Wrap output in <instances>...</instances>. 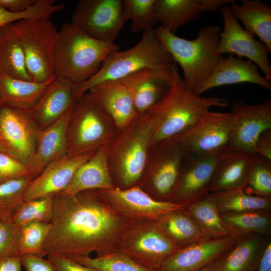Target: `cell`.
I'll list each match as a JSON object with an SVG mask.
<instances>
[{"mask_svg": "<svg viewBox=\"0 0 271 271\" xmlns=\"http://www.w3.org/2000/svg\"><path fill=\"white\" fill-rule=\"evenodd\" d=\"M133 221L114 210L99 190L57 194L44 249L47 255L70 258L118 251L121 237Z\"/></svg>", "mask_w": 271, "mask_h": 271, "instance_id": "cell-1", "label": "cell"}, {"mask_svg": "<svg viewBox=\"0 0 271 271\" xmlns=\"http://www.w3.org/2000/svg\"><path fill=\"white\" fill-rule=\"evenodd\" d=\"M224 98L198 95L190 90L175 65L169 89L164 98L151 110L155 119L152 145L182 134L206 116L213 107H225Z\"/></svg>", "mask_w": 271, "mask_h": 271, "instance_id": "cell-2", "label": "cell"}, {"mask_svg": "<svg viewBox=\"0 0 271 271\" xmlns=\"http://www.w3.org/2000/svg\"><path fill=\"white\" fill-rule=\"evenodd\" d=\"M114 42L96 39L70 23L58 31L54 52V75L73 85L83 82L100 69L111 52L119 50Z\"/></svg>", "mask_w": 271, "mask_h": 271, "instance_id": "cell-3", "label": "cell"}, {"mask_svg": "<svg viewBox=\"0 0 271 271\" xmlns=\"http://www.w3.org/2000/svg\"><path fill=\"white\" fill-rule=\"evenodd\" d=\"M155 119L149 111L118 131L106 146L107 157L115 188L139 185L152 145Z\"/></svg>", "mask_w": 271, "mask_h": 271, "instance_id": "cell-4", "label": "cell"}, {"mask_svg": "<svg viewBox=\"0 0 271 271\" xmlns=\"http://www.w3.org/2000/svg\"><path fill=\"white\" fill-rule=\"evenodd\" d=\"M175 65L155 29L143 32L140 41L126 50L114 51L104 60L99 70L87 80L73 85L75 100L99 83L120 80L137 71L151 68L171 75Z\"/></svg>", "mask_w": 271, "mask_h": 271, "instance_id": "cell-5", "label": "cell"}, {"mask_svg": "<svg viewBox=\"0 0 271 271\" xmlns=\"http://www.w3.org/2000/svg\"><path fill=\"white\" fill-rule=\"evenodd\" d=\"M155 31L174 62L181 67L183 81L192 92L210 76L224 58L217 53L221 31L218 25L203 27L193 40L178 37L161 26Z\"/></svg>", "mask_w": 271, "mask_h": 271, "instance_id": "cell-6", "label": "cell"}, {"mask_svg": "<svg viewBox=\"0 0 271 271\" xmlns=\"http://www.w3.org/2000/svg\"><path fill=\"white\" fill-rule=\"evenodd\" d=\"M118 131L111 118L87 92L74 101L67 129V156L93 153L107 146Z\"/></svg>", "mask_w": 271, "mask_h": 271, "instance_id": "cell-7", "label": "cell"}, {"mask_svg": "<svg viewBox=\"0 0 271 271\" xmlns=\"http://www.w3.org/2000/svg\"><path fill=\"white\" fill-rule=\"evenodd\" d=\"M188 155L178 136L156 143L151 147L139 185L153 198L171 202Z\"/></svg>", "mask_w": 271, "mask_h": 271, "instance_id": "cell-8", "label": "cell"}, {"mask_svg": "<svg viewBox=\"0 0 271 271\" xmlns=\"http://www.w3.org/2000/svg\"><path fill=\"white\" fill-rule=\"evenodd\" d=\"M14 25L33 81L44 82L55 78L54 57L58 31L50 18L26 19Z\"/></svg>", "mask_w": 271, "mask_h": 271, "instance_id": "cell-9", "label": "cell"}, {"mask_svg": "<svg viewBox=\"0 0 271 271\" xmlns=\"http://www.w3.org/2000/svg\"><path fill=\"white\" fill-rule=\"evenodd\" d=\"M180 247L164 233L157 221H133L123 233L119 250L156 271L168 257Z\"/></svg>", "mask_w": 271, "mask_h": 271, "instance_id": "cell-10", "label": "cell"}, {"mask_svg": "<svg viewBox=\"0 0 271 271\" xmlns=\"http://www.w3.org/2000/svg\"><path fill=\"white\" fill-rule=\"evenodd\" d=\"M125 22L122 0H80L71 23L96 39L114 42Z\"/></svg>", "mask_w": 271, "mask_h": 271, "instance_id": "cell-11", "label": "cell"}, {"mask_svg": "<svg viewBox=\"0 0 271 271\" xmlns=\"http://www.w3.org/2000/svg\"><path fill=\"white\" fill-rule=\"evenodd\" d=\"M219 10L223 21V29L220 34L217 54L245 57L257 66L266 78L271 80L268 57L270 51L261 41L255 39L253 35L241 26L227 4Z\"/></svg>", "mask_w": 271, "mask_h": 271, "instance_id": "cell-12", "label": "cell"}, {"mask_svg": "<svg viewBox=\"0 0 271 271\" xmlns=\"http://www.w3.org/2000/svg\"><path fill=\"white\" fill-rule=\"evenodd\" d=\"M40 129L26 110L0 105V138L7 153L29 168Z\"/></svg>", "mask_w": 271, "mask_h": 271, "instance_id": "cell-13", "label": "cell"}, {"mask_svg": "<svg viewBox=\"0 0 271 271\" xmlns=\"http://www.w3.org/2000/svg\"><path fill=\"white\" fill-rule=\"evenodd\" d=\"M230 150H236L252 155L255 143L260 134L271 128V99L257 104L242 100L232 102Z\"/></svg>", "mask_w": 271, "mask_h": 271, "instance_id": "cell-14", "label": "cell"}, {"mask_svg": "<svg viewBox=\"0 0 271 271\" xmlns=\"http://www.w3.org/2000/svg\"><path fill=\"white\" fill-rule=\"evenodd\" d=\"M231 122L230 112L210 111L193 127L178 136L186 145L189 155L221 154L230 150Z\"/></svg>", "mask_w": 271, "mask_h": 271, "instance_id": "cell-15", "label": "cell"}, {"mask_svg": "<svg viewBox=\"0 0 271 271\" xmlns=\"http://www.w3.org/2000/svg\"><path fill=\"white\" fill-rule=\"evenodd\" d=\"M116 211L133 220L158 221L164 214L186 206L157 200L139 185L126 189L99 190Z\"/></svg>", "mask_w": 271, "mask_h": 271, "instance_id": "cell-16", "label": "cell"}, {"mask_svg": "<svg viewBox=\"0 0 271 271\" xmlns=\"http://www.w3.org/2000/svg\"><path fill=\"white\" fill-rule=\"evenodd\" d=\"M222 154L188 155L171 202L186 206L208 195Z\"/></svg>", "mask_w": 271, "mask_h": 271, "instance_id": "cell-17", "label": "cell"}, {"mask_svg": "<svg viewBox=\"0 0 271 271\" xmlns=\"http://www.w3.org/2000/svg\"><path fill=\"white\" fill-rule=\"evenodd\" d=\"M237 236L202 238L180 248L156 271H198L214 263L235 243Z\"/></svg>", "mask_w": 271, "mask_h": 271, "instance_id": "cell-18", "label": "cell"}, {"mask_svg": "<svg viewBox=\"0 0 271 271\" xmlns=\"http://www.w3.org/2000/svg\"><path fill=\"white\" fill-rule=\"evenodd\" d=\"M65 156L48 165L33 178L25 191L24 201L54 196L71 182L78 168L94 154Z\"/></svg>", "mask_w": 271, "mask_h": 271, "instance_id": "cell-19", "label": "cell"}, {"mask_svg": "<svg viewBox=\"0 0 271 271\" xmlns=\"http://www.w3.org/2000/svg\"><path fill=\"white\" fill-rule=\"evenodd\" d=\"M258 69L250 60L228 54L220 61L210 76L193 92L201 95L215 87L242 83L254 84L270 91L271 80L261 75Z\"/></svg>", "mask_w": 271, "mask_h": 271, "instance_id": "cell-20", "label": "cell"}, {"mask_svg": "<svg viewBox=\"0 0 271 271\" xmlns=\"http://www.w3.org/2000/svg\"><path fill=\"white\" fill-rule=\"evenodd\" d=\"M172 74L145 68L120 81L128 91L141 115L149 112L164 98L170 87Z\"/></svg>", "mask_w": 271, "mask_h": 271, "instance_id": "cell-21", "label": "cell"}, {"mask_svg": "<svg viewBox=\"0 0 271 271\" xmlns=\"http://www.w3.org/2000/svg\"><path fill=\"white\" fill-rule=\"evenodd\" d=\"M88 92L111 118L118 131L140 115L128 91L120 80L99 83Z\"/></svg>", "mask_w": 271, "mask_h": 271, "instance_id": "cell-22", "label": "cell"}, {"mask_svg": "<svg viewBox=\"0 0 271 271\" xmlns=\"http://www.w3.org/2000/svg\"><path fill=\"white\" fill-rule=\"evenodd\" d=\"M233 0H157L156 8L160 26L172 33L206 12L218 10Z\"/></svg>", "mask_w": 271, "mask_h": 271, "instance_id": "cell-23", "label": "cell"}, {"mask_svg": "<svg viewBox=\"0 0 271 271\" xmlns=\"http://www.w3.org/2000/svg\"><path fill=\"white\" fill-rule=\"evenodd\" d=\"M72 106L54 123L40 130L35 153L29 166L33 178L48 165L67 155V129Z\"/></svg>", "mask_w": 271, "mask_h": 271, "instance_id": "cell-24", "label": "cell"}, {"mask_svg": "<svg viewBox=\"0 0 271 271\" xmlns=\"http://www.w3.org/2000/svg\"><path fill=\"white\" fill-rule=\"evenodd\" d=\"M74 101L73 84L56 78L37 103L26 111L42 130L58 119Z\"/></svg>", "mask_w": 271, "mask_h": 271, "instance_id": "cell-25", "label": "cell"}, {"mask_svg": "<svg viewBox=\"0 0 271 271\" xmlns=\"http://www.w3.org/2000/svg\"><path fill=\"white\" fill-rule=\"evenodd\" d=\"M106 146L96 152L77 170L68 185L61 192L73 195L88 190H111L115 188L108 166Z\"/></svg>", "mask_w": 271, "mask_h": 271, "instance_id": "cell-26", "label": "cell"}, {"mask_svg": "<svg viewBox=\"0 0 271 271\" xmlns=\"http://www.w3.org/2000/svg\"><path fill=\"white\" fill-rule=\"evenodd\" d=\"M251 165V155L236 150L223 153L218 163L210 193L246 186Z\"/></svg>", "mask_w": 271, "mask_h": 271, "instance_id": "cell-27", "label": "cell"}, {"mask_svg": "<svg viewBox=\"0 0 271 271\" xmlns=\"http://www.w3.org/2000/svg\"><path fill=\"white\" fill-rule=\"evenodd\" d=\"M261 234L237 236L233 245L212 264V271H247L256 265L266 244Z\"/></svg>", "mask_w": 271, "mask_h": 271, "instance_id": "cell-28", "label": "cell"}, {"mask_svg": "<svg viewBox=\"0 0 271 271\" xmlns=\"http://www.w3.org/2000/svg\"><path fill=\"white\" fill-rule=\"evenodd\" d=\"M234 18L240 21L244 29L256 35L271 51V7L259 0H242L240 5L230 4Z\"/></svg>", "mask_w": 271, "mask_h": 271, "instance_id": "cell-29", "label": "cell"}, {"mask_svg": "<svg viewBox=\"0 0 271 271\" xmlns=\"http://www.w3.org/2000/svg\"><path fill=\"white\" fill-rule=\"evenodd\" d=\"M55 79L37 82L0 75V105L29 110L37 103Z\"/></svg>", "mask_w": 271, "mask_h": 271, "instance_id": "cell-30", "label": "cell"}, {"mask_svg": "<svg viewBox=\"0 0 271 271\" xmlns=\"http://www.w3.org/2000/svg\"><path fill=\"white\" fill-rule=\"evenodd\" d=\"M0 75L33 81L14 23L0 27Z\"/></svg>", "mask_w": 271, "mask_h": 271, "instance_id": "cell-31", "label": "cell"}, {"mask_svg": "<svg viewBox=\"0 0 271 271\" xmlns=\"http://www.w3.org/2000/svg\"><path fill=\"white\" fill-rule=\"evenodd\" d=\"M186 209L203 237L219 239L236 236L222 219L214 199L210 193L186 206Z\"/></svg>", "mask_w": 271, "mask_h": 271, "instance_id": "cell-32", "label": "cell"}, {"mask_svg": "<svg viewBox=\"0 0 271 271\" xmlns=\"http://www.w3.org/2000/svg\"><path fill=\"white\" fill-rule=\"evenodd\" d=\"M157 221L164 233L180 248L203 237L186 207L170 211Z\"/></svg>", "mask_w": 271, "mask_h": 271, "instance_id": "cell-33", "label": "cell"}, {"mask_svg": "<svg viewBox=\"0 0 271 271\" xmlns=\"http://www.w3.org/2000/svg\"><path fill=\"white\" fill-rule=\"evenodd\" d=\"M219 213L269 211L271 198L249 194L244 189L236 188L210 193Z\"/></svg>", "mask_w": 271, "mask_h": 271, "instance_id": "cell-34", "label": "cell"}, {"mask_svg": "<svg viewBox=\"0 0 271 271\" xmlns=\"http://www.w3.org/2000/svg\"><path fill=\"white\" fill-rule=\"evenodd\" d=\"M223 221L236 236L259 234H269V211H250L220 214Z\"/></svg>", "mask_w": 271, "mask_h": 271, "instance_id": "cell-35", "label": "cell"}, {"mask_svg": "<svg viewBox=\"0 0 271 271\" xmlns=\"http://www.w3.org/2000/svg\"><path fill=\"white\" fill-rule=\"evenodd\" d=\"M157 0H122L123 16L134 33L154 29L158 23Z\"/></svg>", "mask_w": 271, "mask_h": 271, "instance_id": "cell-36", "label": "cell"}, {"mask_svg": "<svg viewBox=\"0 0 271 271\" xmlns=\"http://www.w3.org/2000/svg\"><path fill=\"white\" fill-rule=\"evenodd\" d=\"M54 196L24 201L10 221L19 227L32 222L50 223L53 217Z\"/></svg>", "mask_w": 271, "mask_h": 271, "instance_id": "cell-37", "label": "cell"}, {"mask_svg": "<svg viewBox=\"0 0 271 271\" xmlns=\"http://www.w3.org/2000/svg\"><path fill=\"white\" fill-rule=\"evenodd\" d=\"M71 258L99 271H152L119 250L95 257L89 256Z\"/></svg>", "mask_w": 271, "mask_h": 271, "instance_id": "cell-38", "label": "cell"}, {"mask_svg": "<svg viewBox=\"0 0 271 271\" xmlns=\"http://www.w3.org/2000/svg\"><path fill=\"white\" fill-rule=\"evenodd\" d=\"M244 191L251 195L271 198V160L257 154L251 155V165Z\"/></svg>", "mask_w": 271, "mask_h": 271, "instance_id": "cell-39", "label": "cell"}, {"mask_svg": "<svg viewBox=\"0 0 271 271\" xmlns=\"http://www.w3.org/2000/svg\"><path fill=\"white\" fill-rule=\"evenodd\" d=\"M50 226V223L32 222L20 227L18 241L19 256L26 254L47 256L44 243Z\"/></svg>", "mask_w": 271, "mask_h": 271, "instance_id": "cell-40", "label": "cell"}, {"mask_svg": "<svg viewBox=\"0 0 271 271\" xmlns=\"http://www.w3.org/2000/svg\"><path fill=\"white\" fill-rule=\"evenodd\" d=\"M33 178H22L0 184V220L10 221L24 201L25 191Z\"/></svg>", "mask_w": 271, "mask_h": 271, "instance_id": "cell-41", "label": "cell"}, {"mask_svg": "<svg viewBox=\"0 0 271 271\" xmlns=\"http://www.w3.org/2000/svg\"><path fill=\"white\" fill-rule=\"evenodd\" d=\"M20 227L11 221L0 220V259L19 256L18 241Z\"/></svg>", "mask_w": 271, "mask_h": 271, "instance_id": "cell-42", "label": "cell"}, {"mask_svg": "<svg viewBox=\"0 0 271 271\" xmlns=\"http://www.w3.org/2000/svg\"><path fill=\"white\" fill-rule=\"evenodd\" d=\"M26 177L33 179L28 166L4 152H0V184Z\"/></svg>", "mask_w": 271, "mask_h": 271, "instance_id": "cell-43", "label": "cell"}, {"mask_svg": "<svg viewBox=\"0 0 271 271\" xmlns=\"http://www.w3.org/2000/svg\"><path fill=\"white\" fill-rule=\"evenodd\" d=\"M47 256L56 271H99L65 256L57 254Z\"/></svg>", "mask_w": 271, "mask_h": 271, "instance_id": "cell-44", "label": "cell"}, {"mask_svg": "<svg viewBox=\"0 0 271 271\" xmlns=\"http://www.w3.org/2000/svg\"><path fill=\"white\" fill-rule=\"evenodd\" d=\"M24 271H56L52 264L44 257L26 254L20 256Z\"/></svg>", "mask_w": 271, "mask_h": 271, "instance_id": "cell-45", "label": "cell"}, {"mask_svg": "<svg viewBox=\"0 0 271 271\" xmlns=\"http://www.w3.org/2000/svg\"><path fill=\"white\" fill-rule=\"evenodd\" d=\"M254 150L255 154L271 160V128L260 134L255 143Z\"/></svg>", "mask_w": 271, "mask_h": 271, "instance_id": "cell-46", "label": "cell"}, {"mask_svg": "<svg viewBox=\"0 0 271 271\" xmlns=\"http://www.w3.org/2000/svg\"><path fill=\"white\" fill-rule=\"evenodd\" d=\"M33 15V12L31 9L20 13H14L0 8V27L9 23H14L21 20L31 18Z\"/></svg>", "mask_w": 271, "mask_h": 271, "instance_id": "cell-47", "label": "cell"}, {"mask_svg": "<svg viewBox=\"0 0 271 271\" xmlns=\"http://www.w3.org/2000/svg\"><path fill=\"white\" fill-rule=\"evenodd\" d=\"M35 2L36 0H0V8L20 13L29 9Z\"/></svg>", "mask_w": 271, "mask_h": 271, "instance_id": "cell-48", "label": "cell"}, {"mask_svg": "<svg viewBox=\"0 0 271 271\" xmlns=\"http://www.w3.org/2000/svg\"><path fill=\"white\" fill-rule=\"evenodd\" d=\"M256 271H271V242L264 246L259 259Z\"/></svg>", "mask_w": 271, "mask_h": 271, "instance_id": "cell-49", "label": "cell"}, {"mask_svg": "<svg viewBox=\"0 0 271 271\" xmlns=\"http://www.w3.org/2000/svg\"><path fill=\"white\" fill-rule=\"evenodd\" d=\"M22 267L20 256L0 259V271H23Z\"/></svg>", "mask_w": 271, "mask_h": 271, "instance_id": "cell-50", "label": "cell"}, {"mask_svg": "<svg viewBox=\"0 0 271 271\" xmlns=\"http://www.w3.org/2000/svg\"><path fill=\"white\" fill-rule=\"evenodd\" d=\"M0 152H6V149L5 145L4 142L1 140H0Z\"/></svg>", "mask_w": 271, "mask_h": 271, "instance_id": "cell-51", "label": "cell"}, {"mask_svg": "<svg viewBox=\"0 0 271 271\" xmlns=\"http://www.w3.org/2000/svg\"><path fill=\"white\" fill-rule=\"evenodd\" d=\"M212 264V263L202 268V269L199 270L198 271H212L211 270Z\"/></svg>", "mask_w": 271, "mask_h": 271, "instance_id": "cell-52", "label": "cell"}, {"mask_svg": "<svg viewBox=\"0 0 271 271\" xmlns=\"http://www.w3.org/2000/svg\"><path fill=\"white\" fill-rule=\"evenodd\" d=\"M257 264L256 265L250 268V269H249L248 270H247V271H256Z\"/></svg>", "mask_w": 271, "mask_h": 271, "instance_id": "cell-53", "label": "cell"}, {"mask_svg": "<svg viewBox=\"0 0 271 271\" xmlns=\"http://www.w3.org/2000/svg\"><path fill=\"white\" fill-rule=\"evenodd\" d=\"M0 140L1 141V138H0Z\"/></svg>", "mask_w": 271, "mask_h": 271, "instance_id": "cell-54", "label": "cell"}]
</instances>
